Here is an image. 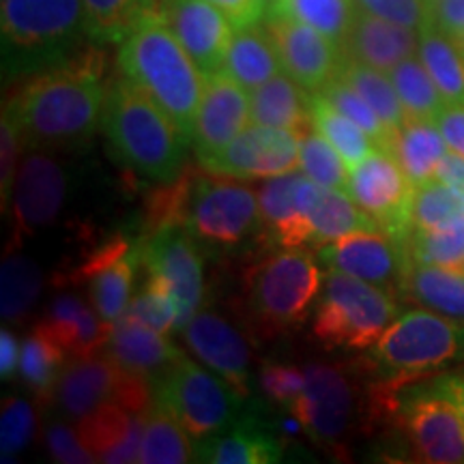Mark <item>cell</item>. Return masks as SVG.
<instances>
[{"mask_svg":"<svg viewBox=\"0 0 464 464\" xmlns=\"http://www.w3.org/2000/svg\"><path fill=\"white\" fill-rule=\"evenodd\" d=\"M34 432L33 406L24 398H5L0 413V451L7 460L9 456L20 454L31 443Z\"/></svg>","mask_w":464,"mask_h":464,"instance_id":"48","label":"cell"},{"mask_svg":"<svg viewBox=\"0 0 464 464\" xmlns=\"http://www.w3.org/2000/svg\"><path fill=\"white\" fill-rule=\"evenodd\" d=\"M346 194L372 218L379 228L398 243L411 230V207L415 185L387 150H372L351 168Z\"/></svg>","mask_w":464,"mask_h":464,"instance_id":"12","label":"cell"},{"mask_svg":"<svg viewBox=\"0 0 464 464\" xmlns=\"http://www.w3.org/2000/svg\"><path fill=\"white\" fill-rule=\"evenodd\" d=\"M338 78L344 80L346 84H351L372 106L387 130L392 133H398L400 127L404 125L406 114L390 73L363 65V63L353 61V58H344Z\"/></svg>","mask_w":464,"mask_h":464,"instance_id":"38","label":"cell"},{"mask_svg":"<svg viewBox=\"0 0 464 464\" xmlns=\"http://www.w3.org/2000/svg\"><path fill=\"white\" fill-rule=\"evenodd\" d=\"M161 17L205 75L224 67L237 28L208 0H168Z\"/></svg>","mask_w":464,"mask_h":464,"instance_id":"21","label":"cell"},{"mask_svg":"<svg viewBox=\"0 0 464 464\" xmlns=\"http://www.w3.org/2000/svg\"><path fill=\"white\" fill-rule=\"evenodd\" d=\"M149 3H150V7H153V9H158V5H166L168 0H149Z\"/></svg>","mask_w":464,"mask_h":464,"instance_id":"59","label":"cell"},{"mask_svg":"<svg viewBox=\"0 0 464 464\" xmlns=\"http://www.w3.org/2000/svg\"><path fill=\"white\" fill-rule=\"evenodd\" d=\"M437 125L451 153L464 158V103H448L437 116Z\"/></svg>","mask_w":464,"mask_h":464,"instance_id":"55","label":"cell"},{"mask_svg":"<svg viewBox=\"0 0 464 464\" xmlns=\"http://www.w3.org/2000/svg\"><path fill=\"white\" fill-rule=\"evenodd\" d=\"M191 460H196V450L191 448L189 432L172 411L153 396V404L142 415V443L138 462L185 464Z\"/></svg>","mask_w":464,"mask_h":464,"instance_id":"33","label":"cell"},{"mask_svg":"<svg viewBox=\"0 0 464 464\" xmlns=\"http://www.w3.org/2000/svg\"><path fill=\"white\" fill-rule=\"evenodd\" d=\"M297 205L314 228V247L359 230H381L368 213L355 205L346 189H329L299 174Z\"/></svg>","mask_w":464,"mask_h":464,"instance_id":"25","label":"cell"},{"mask_svg":"<svg viewBox=\"0 0 464 464\" xmlns=\"http://www.w3.org/2000/svg\"><path fill=\"white\" fill-rule=\"evenodd\" d=\"M67 198V174L50 150L31 149L11 191V249L48 228Z\"/></svg>","mask_w":464,"mask_h":464,"instance_id":"14","label":"cell"},{"mask_svg":"<svg viewBox=\"0 0 464 464\" xmlns=\"http://www.w3.org/2000/svg\"><path fill=\"white\" fill-rule=\"evenodd\" d=\"M138 269H142L140 237L116 232L92 249L78 269L67 277H56L54 282L86 286L92 307L100 312L103 321L114 324L130 307Z\"/></svg>","mask_w":464,"mask_h":464,"instance_id":"11","label":"cell"},{"mask_svg":"<svg viewBox=\"0 0 464 464\" xmlns=\"http://www.w3.org/2000/svg\"><path fill=\"white\" fill-rule=\"evenodd\" d=\"M5 45L24 54H58L86 28L82 0H3Z\"/></svg>","mask_w":464,"mask_h":464,"instance_id":"13","label":"cell"},{"mask_svg":"<svg viewBox=\"0 0 464 464\" xmlns=\"http://www.w3.org/2000/svg\"><path fill=\"white\" fill-rule=\"evenodd\" d=\"M445 382H448L450 396L454 398L458 409H460L464 420V374H445Z\"/></svg>","mask_w":464,"mask_h":464,"instance_id":"58","label":"cell"},{"mask_svg":"<svg viewBox=\"0 0 464 464\" xmlns=\"http://www.w3.org/2000/svg\"><path fill=\"white\" fill-rule=\"evenodd\" d=\"M324 266L398 293L406 256L396 239L382 230H359L318 247Z\"/></svg>","mask_w":464,"mask_h":464,"instance_id":"18","label":"cell"},{"mask_svg":"<svg viewBox=\"0 0 464 464\" xmlns=\"http://www.w3.org/2000/svg\"><path fill=\"white\" fill-rule=\"evenodd\" d=\"M44 288L39 265L15 249L5 254L0 266V316L5 323H20L37 304Z\"/></svg>","mask_w":464,"mask_h":464,"instance_id":"36","label":"cell"},{"mask_svg":"<svg viewBox=\"0 0 464 464\" xmlns=\"http://www.w3.org/2000/svg\"><path fill=\"white\" fill-rule=\"evenodd\" d=\"M390 78L402 103L406 119L437 121L448 102L440 95L432 75L423 67L420 56H409L390 72Z\"/></svg>","mask_w":464,"mask_h":464,"instance_id":"41","label":"cell"},{"mask_svg":"<svg viewBox=\"0 0 464 464\" xmlns=\"http://www.w3.org/2000/svg\"><path fill=\"white\" fill-rule=\"evenodd\" d=\"M67 363V353L56 344L54 338L44 327L34 324L33 332L26 335L20 351V372L22 381L42 404H50L54 400V390L58 376Z\"/></svg>","mask_w":464,"mask_h":464,"instance_id":"35","label":"cell"},{"mask_svg":"<svg viewBox=\"0 0 464 464\" xmlns=\"http://www.w3.org/2000/svg\"><path fill=\"white\" fill-rule=\"evenodd\" d=\"M125 376L127 370L103 351L72 357L56 382L54 400L58 409L72 420H82L97 406L119 404Z\"/></svg>","mask_w":464,"mask_h":464,"instance_id":"22","label":"cell"},{"mask_svg":"<svg viewBox=\"0 0 464 464\" xmlns=\"http://www.w3.org/2000/svg\"><path fill=\"white\" fill-rule=\"evenodd\" d=\"M224 72L247 92L256 91L282 73V63L265 24L237 28L224 61Z\"/></svg>","mask_w":464,"mask_h":464,"instance_id":"32","label":"cell"},{"mask_svg":"<svg viewBox=\"0 0 464 464\" xmlns=\"http://www.w3.org/2000/svg\"><path fill=\"white\" fill-rule=\"evenodd\" d=\"M299 168L307 179L329 189H346L348 166L340 150L314 127L301 133Z\"/></svg>","mask_w":464,"mask_h":464,"instance_id":"45","label":"cell"},{"mask_svg":"<svg viewBox=\"0 0 464 464\" xmlns=\"http://www.w3.org/2000/svg\"><path fill=\"white\" fill-rule=\"evenodd\" d=\"M24 147V138H22L20 127L15 119L7 110H3V121H0V196H3V213H7L11 205V191L17 177V168H20V150Z\"/></svg>","mask_w":464,"mask_h":464,"instance_id":"50","label":"cell"},{"mask_svg":"<svg viewBox=\"0 0 464 464\" xmlns=\"http://www.w3.org/2000/svg\"><path fill=\"white\" fill-rule=\"evenodd\" d=\"M106 65L100 52L89 50L63 65L26 78L5 100L24 147L37 150H73L84 147L102 127L108 100Z\"/></svg>","mask_w":464,"mask_h":464,"instance_id":"1","label":"cell"},{"mask_svg":"<svg viewBox=\"0 0 464 464\" xmlns=\"http://www.w3.org/2000/svg\"><path fill=\"white\" fill-rule=\"evenodd\" d=\"M252 121L247 91L224 69L207 75L205 95H202L198 116H196L191 147L196 158L207 161L239 138Z\"/></svg>","mask_w":464,"mask_h":464,"instance_id":"19","label":"cell"},{"mask_svg":"<svg viewBox=\"0 0 464 464\" xmlns=\"http://www.w3.org/2000/svg\"><path fill=\"white\" fill-rule=\"evenodd\" d=\"M119 67L164 110L191 144L207 75L174 37L161 9L149 11L121 42Z\"/></svg>","mask_w":464,"mask_h":464,"instance_id":"2","label":"cell"},{"mask_svg":"<svg viewBox=\"0 0 464 464\" xmlns=\"http://www.w3.org/2000/svg\"><path fill=\"white\" fill-rule=\"evenodd\" d=\"M450 153L437 121L406 119L393 140L392 155L415 188L434 181L440 161Z\"/></svg>","mask_w":464,"mask_h":464,"instance_id":"31","label":"cell"},{"mask_svg":"<svg viewBox=\"0 0 464 464\" xmlns=\"http://www.w3.org/2000/svg\"><path fill=\"white\" fill-rule=\"evenodd\" d=\"M400 316L392 290L329 269L314 310L312 335L324 348L370 351Z\"/></svg>","mask_w":464,"mask_h":464,"instance_id":"8","label":"cell"},{"mask_svg":"<svg viewBox=\"0 0 464 464\" xmlns=\"http://www.w3.org/2000/svg\"><path fill=\"white\" fill-rule=\"evenodd\" d=\"M430 24L458 42L464 33V0H437L430 9Z\"/></svg>","mask_w":464,"mask_h":464,"instance_id":"54","label":"cell"},{"mask_svg":"<svg viewBox=\"0 0 464 464\" xmlns=\"http://www.w3.org/2000/svg\"><path fill=\"white\" fill-rule=\"evenodd\" d=\"M140 421L142 415L131 413L130 409L116 402H108L97 406L92 413L78 420L75 428H78L84 448L97 460L103 462L114 450H119L131 437V432L136 430Z\"/></svg>","mask_w":464,"mask_h":464,"instance_id":"39","label":"cell"},{"mask_svg":"<svg viewBox=\"0 0 464 464\" xmlns=\"http://www.w3.org/2000/svg\"><path fill=\"white\" fill-rule=\"evenodd\" d=\"M428 3H430V9H432V5H434V3H437V0H428Z\"/></svg>","mask_w":464,"mask_h":464,"instance_id":"61","label":"cell"},{"mask_svg":"<svg viewBox=\"0 0 464 464\" xmlns=\"http://www.w3.org/2000/svg\"><path fill=\"white\" fill-rule=\"evenodd\" d=\"M125 314L158 329L161 334L179 332V321H181V305H179L177 293L170 284L161 280L160 276L147 274L140 290L133 295Z\"/></svg>","mask_w":464,"mask_h":464,"instance_id":"44","label":"cell"},{"mask_svg":"<svg viewBox=\"0 0 464 464\" xmlns=\"http://www.w3.org/2000/svg\"><path fill=\"white\" fill-rule=\"evenodd\" d=\"M258 382L271 404L290 409L305 390V372H301L295 365L269 362L260 368Z\"/></svg>","mask_w":464,"mask_h":464,"instance_id":"49","label":"cell"},{"mask_svg":"<svg viewBox=\"0 0 464 464\" xmlns=\"http://www.w3.org/2000/svg\"><path fill=\"white\" fill-rule=\"evenodd\" d=\"M464 218V198L450 185L430 181L415 188L411 207V228L432 230Z\"/></svg>","mask_w":464,"mask_h":464,"instance_id":"46","label":"cell"},{"mask_svg":"<svg viewBox=\"0 0 464 464\" xmlns=\"http://www.w3.org/2000/svg\"><path fill=\"white\" fill-rule=\"evenodd\" d=\"M434 181L450 185L451 189L458 191V194L464 198V158H460V155L456 153L445 155V160L440 161Z\"/></svg>","mask_w":464,"mask_h":464,"instance_id":"56","label":"cell"},{"mask_svg":"<svg viewBox=\"0 0 464 464\" xmlns=\"http://www.w3.org/2000/svg\"><path fill=\"white\" fill-rule=\"evenodd\" d=\"M357 0H271L269 14L316 28L342 48L357 15Z\"/></svg>","mask_w":464,"mask_h":464,"instance_id":"37","label":"cell"},{"mask_svg":"<svg viewBox=\"0 0 464 464\" xmlns=\"http://www.w3.org/2000/svg\"><path fill=\"white\" fill-rule=\"evenodd\" d=\"M417 45L420 31L359 9L342 44V54L390 73L404 58L417 54Z\"/></svg>","mask_w":464,"mask_h":464,"instance_id":"23","label":"cell"},{"mask_svg":"<svg viewBox=\"0 0 464 464\" xmlns=\"http://www.w3.org/2000/svg\"><path fill=\"white\" fill-rule=\"evenodd\" d=\"M208 3L216 5L235 28L260 24L269 14V7H266L269 0H208Z\"/></svg>","mask_w":464,"mask_h":464,"instance_id":"53","label":"cell"},{"mask_svg":"<svg viewBox=\"0 0 464 464\" xmlns=\"http://www.w3.org/2000/svg\"><path fill=\"white\" fill-rule=\"evenodd\" d=\"M396 451L402 460L426 464L464 462V420L443 376L406 382L398 390Z\"/></svg>","mask_w":464,"mask_h":464,"instance_id":"7","label":"cell"},{"mask_svg":"<svg viewBox=\"0 0 464 464\" xmlns=\"http://www.w3.org/2000/svg\"><path fill=\"white\" fill-rule=\"evenodd\" d=\"M417 56L448 103H464V50L434 24L420 28Z\"/></svg>","mask_w":464,"mask_h":464,"instance_id":"34","label":"cell"},{"mask_svg":"<svg viewBox=\"0 0 464 464\" xmlns=\"http://www.w3.org/2000/svg\"><path fill=\"white\" fill-rule=\"evenodd\" d=\"M400 246L409 263L460 269L464 265V218L432 230L411 228Z\"/></svg>","mask_w":464,"mask_h":464,"instance_id":"42","label":"cell"},{"mask_svg":"<svg viewBox=\"0 0 464 464\" xmlns=\"http://www.w3.org/2000/svg\"><path fill=\"white\" fill-rule=\"evenodd\" d=\"M359 376L362 370L355 365H305V390L288 409L307 437L334 458L348 454L355 432H372L385 423L372 379L359 381Z\"/></svg>","mask_w":464,"mask_h":464,"instance_id":"5","label":"cell"},{"mask_svg":"<svg viewBox=\"0 0 464 464\" xmlns=\"http://www.w3.org/2000/svg\"><path fill=\"white\" fill-rule=\"evenodd\" d=\"M183 228L205 254H232L249 241L263 246V213L258 191L228 177H207L198 170L191 179Z\"/></svg>","mask_w":464,"mask_h":464,"instance_id":"9","label":"cell"},{"mask_svg":"<svg viewBox=\"0 0 464 464\" xmlns=\"http://www.w3.org/2000/svg\"><path fill=\"white\" fill-rule=\"evenodd\" d=\"M102 130L116 164L131 177L166 183L188 166L189 142L164 110L125 75L110 82Z\"/></svg>","mask_w":464,"mask_h":464,"instance_id":"3","label":"cell"},{"mask_svg":"<svg viewBox=\"0 0 464 464\" xmlns=\"http://www.w3.org/2000/svg\"><path fill=\"white\" fill-rule=\"evenodd\" d=\"M321 95L332 103V106L338 108L342 114H346L348 119L355 121L362 130L368 131L370 136H372V140L376 142V147L392 153L396 133L387 130L385 123L379 119V114L372 110V106H370L351 84H346L342 78H334L332 82L321 91Z\"/></svg>","mask_w":464,"mask_h":464,"instance_id":"47","label":"cell"},{"mask_svg":"<svg viewBox=\"0 0 464 464\" xmlns=\"http://www.w3.org/2000/svg\"><path fill=\"white\" fill-rule=\"evenodd\" d=\"M284 445L256 420L235 421L226 430L198 440L196 460L213 464H271L280 462Z\"/></svg>","mask_w":464,"mask_h":464,"instance_id":"28","label":"cell"},{"mask_svg":"<svg viewBox=\"0 0 464 464\" xmlns=\"http://www.w3.org/2000/svg\"><path fill=\"white\" fill-rule=\"evenodd\" d=\"M265 28L276 45L284 73L307 92H321L338 78L344 61L342 48L316 28L282 15H266Z\"/></svg>","mask_w":464,"mask_h":464,"instance_id":"17","label":"cell"},{"mask_svg":"<svg viewBox=\"0 0 464 464\" xmlns=\"http://www.w3.org/2000/svg\"><path fill=\"white\" fill-rule=\"evenodd\" d=\"M86 33L100 42H123L150 7L149 0H82Z\"/></svg>","mask_w":464,"mask_h":464,"instance_id":"43","label":"cell"},{"mask_svg":"<svg viewBox=\"0 0 464 464\" xmlns=\"http://www.w3.org/2000/svg\"><path fill=\"white\" fill-rule=\"evenodd\" d=\"M37 324L54 338L67 357L102 351L112 334V323L103 321L95 307L86 305L82 297L72 293H61L54 297L48 314Z\"/></svg>","mask_w":464,"mask_h":464,"instance_id":"27","label":"cell"},{"mask_svg":"<svg viewBox=\"0 0 464 464\" xmlns=\"http://www.w3.org/2000/svg\"><path fill=\"white\" fill-rule=\"evenodd\" d=\"M153 396L172 411L196 443L232 426L243 400L228 381L185 355L153 381Z\"/></svg>","mask_w":464,"mask_h":464,"instance_id":"10","label":"cell"},{"mask_svg":"<svg viewBox=\"0 0 464 464\" xmlns=\"http://www.w3.org/2000/svg\"><path fill=\"white\" fill-rule=\"evenodd\" d=\"M45 448L56 462L65 464H86L95 462L97 458L84 448L80 439L78 428H72L69 423L54 421L45 428Z\"/></svg>","mask_w":464,"mask_h":464,"instance_id":"52","label":"cell"},{"mask_svg":"<svg viewBox=\"0 0 464 464\" xmlns=\"http://www.w3.org/2000/svg\"><path fill=\"white\" fill-rule=\"evenodd\" d=\"M310 95L286 73H277L274 80L249 92L252 123L305 133L312 130Z\"/></svg>","mask_w":464,"mask_h":464,"instance_id":"30","label":"cell"},{"mask_svg":"<svg viewBox=\"0 0 464 464\" xmlns=\"http://www.w3.org/2000/svg\"><path fill=\"white\" fill-rule=\"evenodd\" d=\"M142 269L170 284L181 305L179 332L196 312L202 310L207 297L202 249L183 226H166L140 239Z\"/></svg>","mask_w":464,"mask_h":464,"instance_id":"15","label":"cell"},{"mask_svg":"<svg viewBox=\"0 0 464 464\" xmlns=\"http://www.w3.org/2000/svg\"><path fill=\"white\" fill-rule=\"evenodd\" d=\"M323 271L304 247H274L243 271L239 314L256 338L293 332L310 316L323 290Z\"/></svg>","mask_w":464,"mask_h":464,"instance_id":"4","label":"cell"},{"mask_svg":"<svg viewBox=\"0 0 464 464\" xmlns=\"http://www.w3.org/2000/svg\"><path fill=\"white\" fill-rule=\"evenodd\" d=\"M185 346L198 357L208 370L228 381L243 398L252 390V353L249 344L235 324L213 310H198L181 329Z\"/></svg>","mask_w":464,"mask_h":464,"instance_id":"20","label":"cell"},{"mask_svg":"<svg viewBox=\"0 0 464 464\" xmlns=\"http://www.w3.org/2000/svg\"><path fill=\"white\" fill-rule=\"evenodd\" d=\"M20 351L22 348L17 346L15 335L9 329H3L0 332V376H3V381L15 374L17 365H20Z\"/></svg>","mask_w":464,"mask_h":464,"instance_id":"57","label":"cell"},{"mask_svg":"<svg viewBox=\"0 0 464 464\" xmlns=\"http://www.w3.org/2000/svg\"><path fill=\"white\" fill-rule=\"evenodd\" d=\"M357 7L382 20L415 28L430 24V3L428 0H357Z\"/></svg>","mask_w":464,"mask_h":464,"instance_id":"51","label":"cell"},{"mask_svg":"<svg viewBox=\"0 0 464 464\" xmlns=\"http://www.w3.org/2000/svg\"><path fill=\"white\" fill-rule=\"evenodd\" d=\"M297 172L271 177L258 188L260 213H263V246L266 247H304L314 246V228L297 205Z\"/></svg>","mask_w":464,"mask_h":464,"instance_id":"26","label":"cell"},{"mask_svg":"<svg viewBox=\"0 0 464 464\" xmlns=\"http://www.w3.org/2000/svg\"><path fill=\"white\" fill-rule=\"evenodd\" d=\"M106 355L127 372L160 379L183 355L164 334L125 314L112 324V334L102 348Z\"/></svg>","mask_w":464,"mask_h":464,"instance_id":"24","label":"cell"},{"mask_svg":"<svg viewBox=\"0 0 464 464\" xmlns=\"http://www.w3.org/2000/svg\"><path fill=\"white\" fill-rule=\"evenodd\" d=\"M460 269H462V271H464V265H462V266H460Z\"/></svg>","mask_w":464,"mask_h":464,"instance_id":"62","label":"cell"},{"mask_svg":"<svg viewBox=\"0 0 464 464\" xmlns=\"http://www.w3.org/2000/svg\"><path fill=\"white\" fill-rule=\"evenodd\" d=\"M458 362H464V323L421 307L402 312L362 365L372 379L400 390Z\"/></svg>","mask_w":464,"mask_h":464,"instance_id":"6","label":"cell"},{"mask_svg":"<svg viewBox=\"0 0 464 464\" xmlns=\"http://www.w3.org/2000/svg\"><path fill=\"white\" fill-rule=\"evenodd\" d=\"M299 144L301 133L297 131L254 123L216 158L200 161V168L237 181L280 177L299 166Z\"/></svg>","mask_w":464,"mask_h":464,"instance_id":"16","label":"cell"},{"mask_svg":"<svg viewBox=\"0 0 464 464\" xmlns=\"http://www.w3.org/2000/svg\"><path fill=\"white\" fill-rule=\"evenodd\" d=\"M310 112L312 127L321 131L340 150V155L351 168L374 150L376 142L372 140V136L362 130L355 121L342 114L338 108L332 106L321 92H312L310 95Z\"/></svg>","mask_w":464,"mask_h":464,"instance_id":"40","label":"cell"},{"mask_svg":"<svg viewBox=\"0 0 464 464\" xmlns=\"http://www.w3.org/2000/svg\"><path fill=\"white\" fill-rule=\"evenodd\" d=\"M458 44H460V45H462V50H464V33H462V37L458 39Z\"/></svg>","mask_w":464,"mask_h":464,"instance_id":"60","label":"cell"},{"mask_svg":"<svg viewBox=\"0 0 464 464\" xmlns=\"http://www.w3.org/2000/svg\"><path fill=\"white\" fill-rule=\"evenodd\" d=\"M400 295L421 307L464 323V271L456 266L421 265L406 260Z\"/></svg>","mask_w":464,"mask_h":464,"instance_id":"29","label":"cell"}]
</instances>
